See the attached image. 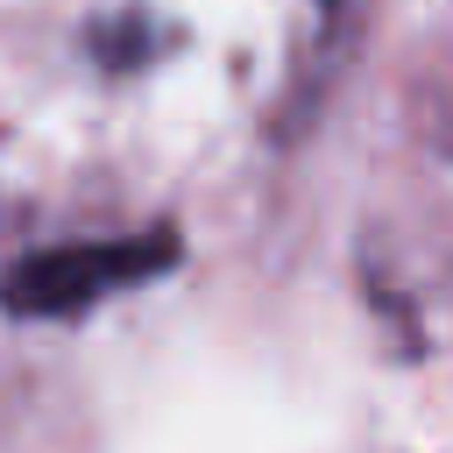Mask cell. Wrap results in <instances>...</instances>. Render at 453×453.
<instances>
[{
  "label": "cell",
  "mask_w": 453,
  "mask_h": 453,
  "mask_svg": "<svg viewBox=\"0 0 453 453\" xmlns=\"http://www.w3.org/2000/svg\"><path fill=\"white\" fill-rule=\"evenodd\" d=\"M163 255H177L170 241H142V248H92V255H42V262H28L14 283H7V297L14 304H28V311H71V304H85V297H99L106 283H120L127 269H156Z\"/></svg>",
  "instance_id": "6da1fadb"
}]
</instances>
